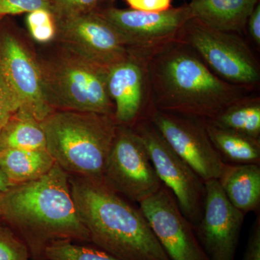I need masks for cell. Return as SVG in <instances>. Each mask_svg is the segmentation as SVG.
<instances>
[{
	"mask_svg": "<svg viewBox=\"0 0 260 260\" xmlns=\"http://www.w3.org/2000/svg\"><path fill=\"white\" fill-rule=\"evenodd\" d=\"M69 178L55 162L37 180L15 184L0 194V218L23 239L30 260H46V249L54 242L90 244L75 208Z\"/></svg>",
	"mask_w": 260,
	"mask_h": 260,
	"instance_id": "6da1fadb",
	"label": "cell"
},
{
	"mask_svg": "<svg viewBox=\"0 0 260 260\" xmlns=\"http://www.w3.org/2000/svg\"><path fill=\"white\" fill-rule=\"evenodd\" d=\"M149 70L153 107L160 112L209 121L251 93L215 74L180 39L153 56Z\"/></svg>",
	"mask_w": 260,
	"mask_h": 260,
	"instance_id": "7a4b0ae2",
	"label": "cell"
},
{
	"mask_svg": "<svg viewBox=\"0 0 260 260\" xmlns=\"http://www.w3.org/2000/svg\"><path fill=\"white\" fill-rule=\"evenodd\" d=\"M70 191L90 244L120 260H171L141 210L104 181L70 175Z\"/></svg>",
	"mask_w": 260,
	"mask_h": 260,
	"instance_id": "3957f363",
	"label": "cell"
},
{
	"mask_svg": "<svg viewBox=\"0 0 260 260\" xmlns=\"http://www.w3.org/2000/svg\"><path fill=\"white\" fill-rule=\"evenodd\" d=\"M47 151L69 175L104 181L117 123L114 116L54 111L41 121Z\"/></svg>",
	"mask_w": 260,
	"mask_h": 260,
	"instance_id": "277c9868",
	"label": "cell"
},
{
	"mask_svg": "<svg viewBox=\"0 0 260 260\" xmlns=\"http://www.w3.org/2000/svg\"><path fill=\"white\" fill-rule=\"evenodd\" d=\"M57 46L49 56L37 54L44 95L51 109L114 116L107 91L108 71Z\"/></svg>",
	"mask_w": 260,
	"mask_h": 260,
	"instance_id": "5b68a950",
	"label": "cell"
},
{
	"mask_svg": "<svg viewBox=\"0 0 260 260\" xmlns=\"http://www.w3.org/2000/svg\"><path fill=\"white\" fill-rule=\"evenodd\" d=\"M180 40L186 43L220 78L252 91L260 83V65L245 41L235 32L207 26L194 18L186 23Z\"/></svg>",
	"mask_w": 260,
	"mask_h": 260,
	"instance_id": "8992f818",
	"label": "cell"
},
{
	"mask_svg": "<svg viewBox=\"0 0 260 260\" xmlns=\"http://www.w3.org/2000/svg\"><path fill=\"white\" fill-rule=\"evenodd\" d=\"M93 11L118 30L129 52L150 58L179 40L183 28L193 18L189 5L148 13L101 3Z\"/></svg>",
	"mask_w": 260,
	"mask_h": 260,
	"instance_id": "52a82bcc",
	"label": "cell"
},
{
	"mask_svg": "<svg viewBox=\"0 0 260 260\" xmlns=\"http://www.w3.org/2000/svg\"><path fill=\"white\" fill-rule=\"evenodd\" d=\"M23 39L15 29L0 27V78L17 111L42 121L54 110L44 95L37 53Z\"/></svg>",
	"mask_w": 260,
	"mask_h": 260,
	"instance_id": "ba28073f",
	"label": "cell"
},
{
	"mask_svg": "<svg viewBox=\"0 0 260 260\" xmlns=\"http://www.w3.org/2000/svg\"><path fill=\"white\" fill-rule=\"evenodd\" d=\"M143 141L162 185L167 186L193 226L198 225L204 205L205 181L162 138L149 119L133 127Z\"/></svg>",
	"mask_w": 260,
	"mask_h": 260,
	"instance_id": "9c48e42d",
	"label": "cell"
},
{
	"mask_svg": "<svg viewBox=\"0 0 260 260\" xmlns=\"http://www.w3.org/2000/svg\"><path fill=\"white\" fill-rule=\"evenodd\" d=\"M104 182L117 194L139 204L162 186L143 141L133 128L117 126Z\"/></svg>",
	"mask_w": 260,
	"mask_h": 260,
	"instance_id": "30bf717a",
	"label": "cell"
},
{
	"mask_svg": "<svg viewBox=\"0 0 260 260\" xmlns=\"http://www.w3.org/2000/svg\"><path fill=\"white\" fill-rule=\"evenodd\" d=\"M56 23L59 47L108 72L129 55L120 34L95 11L56 18Z\"/></svg>",
	"mask_w": 260,
	"mask_h": 260,
	"instance_id": "8fae6325",
	"label": "cell"
},
{
	"mask_svg": "<svg viewBox=\"0 0 260 260\" xmlns=\"http://www.w3.org/2000/svg\"><path fill=\"white\" fill-rule=\"evenodd\" d=\"M148 119L203 181L218 179L224 162L210 141L204 120L155 109Z\"/></svg>",
	"mask_w": 260,
	"mask_h": 260,
	"instance_id": "7c38bea8",
	"label": "cell"
},
{
	"mask_svg": "<svg viewBox=\"0 0 260 260\" xmlns=\"http://www.w3.org/2000/svg\"><path fill=\"white\" fill-rule=\"evenodd\" d=\"M140 209L169 259L210 260L167 186L141 202Z\"/></svg>",
	"mask_w": 260,
	"mask_h": 260,
	"instance_id": "4fadbf2b",
	"label": "cell"
},
{
	"mask_svg": "<svg viewBox=\"0 0 260 260\" xmlns=\"http://www.w3.org/2000/svg\"><path fill=\"white\" fill-rule=\"evenodd\" d=\"M150 59L129 52L126 59L108 72L107 91L114 104L118 125L133 128L140 121L148 119L155 109L150 87Z\"/></svg>",
	"mask_w": 260,
	"mask_h": 260,
	"instance_id": "5bb4252c",
	"label": "cell"
},
{
	"mask_svg": "<svg viewBox=\"0 0 260 260\" xmlns=\"http://www.w3.org/2000/svg\"><path fill=\"white\" fill-rule=\"evenodd\" d=\"M203 214L195 234L210 260H235L245 214L230 203L217 179L205 181Z\"/></svg>",
	"mask_w": 260,
	"mask_h": 260,
	"instance_id": "9a60e30c",
	"label": "cell"
},
{
	"mask_svg": "<svg viewBox=\"0 0 260 260\" xmlns=\"http://www.w3.org/2000/svg\"><path fill=\"white\" fill-rule=\"evenodd\" d=\"M258 0H198L189 4L193 18L210 28L241 34Z\"/></svg>",
	"mask_w": 260,
	"mask_h": 260,
	"instance_id": "2e32d148",
	"label": "cell"
},
{
	"mask_svg": "<svg viewBox=\"0 0 260 260\" xmlns=\"http://www.w3.org/2000/svg\"><path fill=\"white\" fill-rule=\"evenodd\" d=\"M218 180L224 194L237 209L247 214L260 204V167L224 162Z\"/></svg>",
	"mask_w": 260,
	"mask_h": 260,
	"instance_id": "e0dca14e",
	"label": "cell"
},
{
	"mask_svg": "<svg viewBox=\"0 0 260 260\" xmlns=\"http://www.w3.org/2000/svg\"><path fill=\"white\" fill-rule=\"evenodd\" d=\"M54 164L47 149L0 150V169L12 185L37 180L47 174Z\"/></svg>",
	"mask_w": 260,
	"mask_h": 260,
	"instance_id": "ac0fdd59",
	"label": "cell"
},
{
	"mask_svg": "<svg viewBox=\"0 0 260 260\" xmlns=\"http://www.w3.org/2000/svg\"><path fill=\"white\" fill-rule=\"evenodd\" d=\"M205 125L210 141L223 162L259 165L260 139L218 127L208 121Z\"/></svg>",
	"mask_w": 260,
	"mask_h": 260,
	"instance_id": "d6986e66",
	"label": "cell"
},
{
	"mask_svg": "<svg viewBox=\"0 0 260 260\" xmlns=\"http://www.w3.org/2000/svg\"><path fill=\"white\" fill-rule=\"evenodd\" d=\"M6 149H47L41 121L25 111L13 113L0 133V150Z\"/></svg>",
	"mask_w": 260,
	"mask_h": 260,
	"instance_id": "ffe728a7",
	"label": "cell"
},
{
	"mask_svg": "<svg viewBox=\"0 0 260 260\" xmlns=\"http://www.w3.org/2000/svg\"><path fill=\"white\" fill-rule=\"evenodd\" d=\"M205 121L259 139L260 98L251 94L243 97L225 108L211 120Z\"/></svg>",
	"mask_w": 260,
	"mask_h": 260,
	"instance_id": "44dd1931",
	"label": "cell"
},
{
	"mask_svg": "<svg viewBox=\"0 0 260 260\" xmlns=\"http://www.w3.org/2000/svg\"><path fill=\"white\" fill-rule=\"evenodd\" d=\"M46 260H120L89 243L60 241L45 251Z\"/></svg>",
	"mask_w": 260,
	"mask_h": 260,
	"instance_id": "7402d4cb",
	"label": "cell"
},
{
	"mask_svg": "<svg viewBox=\"0 0 260 260\" xmlns=\"http://www.w3.org/2000/svg\"><path fill=\"white\" fill-rule=\"evenodd\" d=\"M27 28L32 40L40 44L55 42L56 18L50 10L39 9L30 12L25 18Z\"/></svg>",
	"mask_w": 260,
	"mask_h": 260,
	"instance_id": "603a6c76",
	"label": "cell"
},
{
	"mask_svg": "<svg viewBox=\"0 0 260 260\" xmlns=\"http://www.w3.org/2000/svg\"><path fill=\"white\" fill-rule=\"evenodd\" d=\"M0 260H30L28 246L6 223H0Z\"/></svg>",
	"mask_w": 260,
	"mask_h": 260,
	"instance_id": "cb8c5ba5",
	"label": "cell"
},
{
	"mask_svg": "<svg viewBox=\"0 0 260 260\" xmlns=\"http://www.w3.org/2000/svg\"><path fill=\"white\" fill-rule=\"evenodd\" d=\"M56 18L89 13L96 9L103 0H47Z\"/></svg>",
	"mask_w": 260,
	"mask_h": 260,
	"instance_id": "d4e9b609",
	"label": "cell"
},
{
	"mask_svg": "<svg viewBox=\"0 0 260 260\" xmlns=\"http://www.w3.org/2000/svg\"><path fill=\"white\" fill-rule=\"evenodd\" d=\"M39 9L50 10L47 0H0L1 18L8 15L28 14Z\"/></svg>",
	"mask_w": 260,
	"mask_h": 260,
	"instance_id": "484cf974",
	"label": "cell"
},
{
	"mask_svg": "<svg viewBox=\"0 0 260 260\" xmlns=\"http://www.w3.org/2000/svg\"><path fill=\"white\" fill-rule=\"evenodd\" d=\"M130 9L160 13L172 8V0H125Z\"/></svg>",
	"mask_w": 260,
	"mask_h": 260,
	"instance_id": "4316f807",
	"label": "cell"
},
{
	"mask_svg": "<svg viewBox=\"0 0 260 260\" xmlns=\"http://www.w3.org/2000/svg\"><path fill=\"white\" fill-rule=\"evenodd\" d=\"M17 108L9 91L0 78V133Z\"/></svg>",
	"mask_w": 260,
	"mask_h": 260,
	"instance_id": "83f0119b",
	"label": "cell"
},
{
	"mask_svg": "<svg viewBox=\"0 0 260 260\" xmlns=\"http://www.w3.org/2000/svg\"><path fill=\"white\" fill-rule=\"evenodd\" d=\"M242 260H260V219H256L251 229Z\"/></svg>",
	"mask_w": 260,
	"mask_h": 260,
	"instance_id": "f1b7e54d",
	"label": "cell"
},
{
	"mask_svg": "<svg viewBox=\"0 0 260 260\" xmlns=\"http://www.w3.org/2000/svg\"><path fill=\"white\" fill-rule=\"evenodd\" d=\"M249 35L256 45L260 46V5H256L255 8L248 19L247 24Z\"/></svg>",
	"mask_w": 260,
	"mask_h": 260,
	"instance_id": "f546056e",
	"label": "cell"
},
{
	"mask_svg": "<svg viewBox=\"0 0 260 260\" xmlns=\"http://www.w3.org/2000/svg\"><path fill=\"white\" fill-rule=\"evenodd\" d=\"M11 186H13L11 183L0 169V194L9 189Z\"/></svg>",
	"mask_w": 260,
	"mask_h": 260,
	"instance_id": "4dcf8cb0",
	"label": "cell"
},
{
	"mask_svg": "<svg viewBox=\"0 0 260 260\" xmlns=\"http://www.w3.org/2000/svg\"><path fill=\"white\" fill-rule=\"evenodd\" d=\"M3 18H0V22H1V20H3Z\"/></svg>",
	"mask_w": 260,
	"mask_h": 260,
	"instance_id": "1f68e13d",
	"label": "cell"
},
{
	"mask_svg": "<svg viewBox=\"0 0 260 260\" xmlns=\"http://www.w3.org/2000/svg\"><path fill=\"white\" fill-rule=\"evenodd\" d=\"M191 1H198V0H191Z\"/></svg>",
	"mask_w": 260,
	"mask_h": 260,
	"instance_id": "d6a6232c",
	"label": "cell"
}]
</instances>
